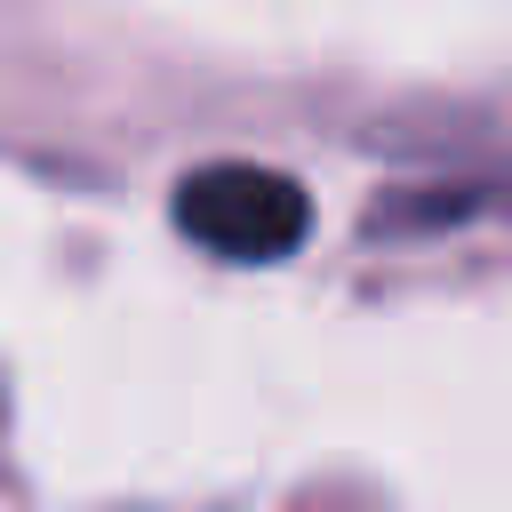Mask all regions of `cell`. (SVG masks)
Instances as JSON below:
<instances>
[{
	"label": "cell",
	"instance_id": "obj_1",
	"mask_svg": "<svg viewBox=\"0 0 512 512\" xmlns=\"http://www.w3.org/2000/svg\"><path fill=\"white\" fill-rule=\"evenodd\" d=\"M176 224L184 240H200L224 264H280L304 248L312 232V200L304 184H288L280 168L256 160H208L176 184Z\"/></svg>",
	"mask_w": 512,
	"mask_h": 512
}]
</instances>
